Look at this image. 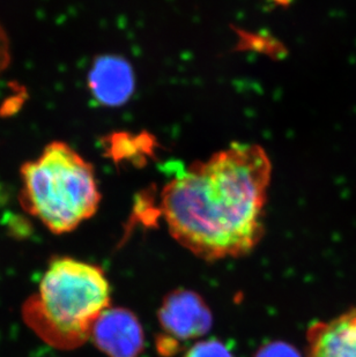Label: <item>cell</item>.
<instances>
[{"label": "cell", "mask_w": 356, "mask_h": 357, "mask_svg": "<svg viewBox=\"0 0 356 357\" xmlns=\"http://www.w3.org/2000/svg\"><path fill=\"white\" fill-rule=\"evenodd\" d=\"M273 3L280 6H288L289 3H292V0H271Z\"/></svg>", "instance_id": "8fae6325"}, {"label": "cell", "mask_w": 356, "mask_h": 357, "mask_svg": "<svg viewBox=\"0 0 356 357\" xmlns=\"http://www.w3.org/2000/svg\"><path fill=\"white\" fill-rule=\"evenodd\" d=\"M20 204L51 233H70L101 202L91 163L64 142H52L20 168Z\"/></svg>", "instance_id": "3957f363"}, {"label": "cell", "mask_w": 356, "mask_h": 357, "mask_svg": "<svg viewBox=\"0 0 356 357\" xmlns=\"http://www.w3.org/2000/svg\"><path fill=\"white\" fill-rule=\"evenodd\" d=\"M10 63V40L6 31L0 24V75L3 73Z\"/></svg>", "instance_id": "30bf717a"}, {"label": "cell", "mask_w": 356, "mask_h": 357, "mask_svg": "<svg viewBox=\"0 0 356 357\" xmlns=\"http://www.w3.org/2000/svg\"><path fill=\"white\" fill-rule=\"evenodd\" d=\"M109 303L110 284L101 267L63 257L51 261L37 293L24 304L22 316L42 340L73 349L91 337Z\"/></svg>", "instance_id": "7a4b0ae2"}, {"label": "cell", "mask_w": 356, "mask_h": 357, "mask_svg": "<svg viewBox=\"0 0 356 357\" xmlns=\"http://www.w3.org/2000/svg\"><path fill=\"white\" fill-rule=\"evenodd\" d=\"M88 87L98 103L107 107L123 105L135 89L131 65L118 56L98 58L88 75Z\"/></svg>", "instance_id": "8992f818"}, {"label": "cell", "mask_w": 356, "mask_h": 357, "mask_svg": "<svg viewBox=\"0 0 356 357\" xmlns=\"http://www.w3.org/2000/svg\"><path fill=\"white\" fill-rule=\"evenodd\" d=\"M255 357H301L299 351L283 341L269 342L260 348Z\"/></svg>", "instance_id": "9c48e42d"}, {"label": "cell", "mask_w": 356, "mask_h": 357, "mask_svg": "<svg viewBox=\"0 0 356 357\" xmlns=\"http://www.w3.org/2000/svg\"><path fill=\"white\" fill-rule=\"evenodd\" d=\"M91 337L107 357H138L144 349L138 318L121 307H107L94 324Z\"/></svg>", "instance_id": "5b68a950"}, {"label": "cell", "mask_w": 356, "mask_h": 357, "mask_svg": "<svg viewBox=\"0 0 356 357\" xmlns=\"http://www.w3.org/2000/svg\"><path fill=\"white\" fill-rule=\"evenodd\" d=\"M308 357H356V310L311 325Z\"/></svg>", "instance_id": "52a82bcc"}, {"label": "cell", "mask_w": 356, "mask_h": 357, "mask_svg": "<svg viewBox=\"0 0 356 357\" xmlns=\"http://www.w3.org/2000/svg\"><path fill=\"white\" fill-rule=\"evenodd\" d=\"M185 357H234V355L220 341L202 340L193 344Z\"/></svg>", "instance_id": "ba28073f"}, {"label": "cell", "mask_w": 356, "mask_h": 357, "mask_svg": "<svg viewBox=\"0 0 356 357\" xmlns=\"http://www.w3.org/2000/svg\"><path fill=\"white\" fill-rule=\"evenodd\" d=\"M158 320L165 334L158 341V351L172 355L179 344L195 340L212 326V312L198 294L175 290L162 302Z\"/></svg>", "instance_id": "277c9868"}, {"label": "cell", "mask_w": 356, "mask_h": 357, "mask_svg": "<svg viewBox=\"0 0 356 357\" xmlns=\"http://www.w3.org/2000/svg\"><path fill=\"white\" fill-rule=\"evenodd\" d=\"M271 175L267 153L252 144L235 142L192 163L162 190L169 233L202 259L246 256L264 233Z\"/></svg>", "instance_id": "6da1fadb"}]
</instances>
